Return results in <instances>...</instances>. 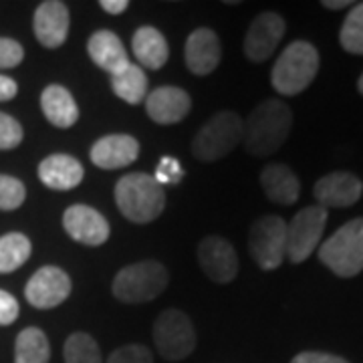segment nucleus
<instances>
[{"mask_svg": "<svg viewBox=\"0 0 363 363\" xmlns=\"http://www.w3.org/2000/svg\"><path fill=\"white\" fill-rule=\"evenodd\" d=\"M293 128V111L279 99H267L252 109L245 125V147L248 154L262 157L274 154L286 142Z\"/></svg>", "mask_w": 363, "mask_h": 363, "instance_id": "nucleus-1", "label": "nucleus"}, {"mask_svg": "<svg viewBox=\"0 0 363 363\" xmlns=\"http://www.w3.org/2000/svg\"><path fill=\"white\" fill-rule=\"evenodd\" d=\"M116 202L119 212L135 224L156 220L166 208V192L154 176L142 172L128 174L116 186Z\"/></svg>", "mask_w": 363, "mask_h": 363, "instance_id": "nucleus-2", "label": "nucleus"}, {"mask_svg": "<svg viewBox=\"0 0 363 363\" xmlns=\"http://www.w3.org/2000/svg\"><path fill=\"white\" fill-rule=\"evenodd\" d=\"M319 71V52L307 40H295L281 52L272 67L271 81L277 93L293 97L307 89Z\"/></svg>", "mask_w": 363, "mask_h": 363, "instance_id": "nucleus-3", "label": "nucleus"}, {"mask_svg": "<svg viewBox=\"0 0 363 363\" xmlns=\"http://www.w3.org/2000/svg\"><path fill=\"white\" fill-rule=\"evenodd\" d=\"M168 286V271L157 260L128 264L113 279V297L121 303H147L160 297Z\"/></svg>", "mask_w": 363, "mask_h": 363, "instance_id": "nucleus-4", "label": "nucleus"}, {"mask_svg": "<svg viewBox=\"0 0 363 363\" xmlns=\"http://www.w3.org/2000/svg\"><path fill=\"white\" fill-rule=\"evenodd\" d=\"M319 259L337 277L359 274L363 271V218H353L331 234L319 248Z\"/></svg>", "mask_w": 363, "mask_h": 363, "instance_id": "nucleus-5", "label": "nucleus"}, {"mask_svg": "<svg viewBox=\"0 0 363 363\" xmlns=\"http://www.w3.org/2000/svg\"><path fill=\"white\" fill-rule=\"evenodd\" d=\"M245 140V121L234 111H220L196 133L192 154L200 162H218Z\"/></svg>", "mask_w": 363, "mask_h": 363, "instance_id": "nucleus-6", "label": "nucleus"}, {"mask_svg": "<svg viewBox=\"0 0 363 363\" xmlns=\"http://www.w3.org/2000/svg\"><path fill=\"white\" fill-rule=\"evenodd\" d=\"M248 250L262 271H274L286 257V222L281 216H262L250 226Z\"/></svg>", "mask_w": 363, "mask_h": 363, "instance_id": "nucleus-7", "label": "nucleus"}, {"mask_svg": "<svg viewBox=\"0 0 363 363\" xmlns=\"http://www.w3.org/2000/svg\"><path fill=\"white\" fill-rule=\"evenodd\" d=\"M154 341L160 355L169 362L186 359L196 347V333L186 313L168 309L154 325Z\"/></svg>", "mask_w": 363, "mask_h": 363, "instance_id": "nucleus-8", "label": "nucleus"}, {"mask_svg": "<svg viewBox=\"0 0 363 363\" xmlns=\"http://www.w3.org/2000/svg\"><path fill=\"white\" fill-rule=\"evenodd\" d=\"M327 224V210L323 206H307L295 214L286 224V259L293 264L307 260L317 248Z\"/></svg>", "mask_w": 363, "mask_h": 363, "instance_id": "nucleus-9", "label": "nucleus"}, {"mask_svg": "<svg viewBox=\"0 0 363 363\" xmlns=\"http://www.w3.org/2000/svg\"><path fill=\"white\" fill-rule=\"evenodd\" d=\"M71 295V279L59 267H43L26 283V301L37 309H52Z\"/></svg>", "mask_w": 363, "mask_h": 363, "instance_id": "nucleus-10", "label": "nucleus"}, {"mask_svg": "<svg viewBox=\"0 0 363 363\" xmlns=\"http://www.w3.org/2000/svg\"><path fill=\"white\" fill-rule=\"evenodd\" d=\"M198 262L210 281L226 285L238 274V257L222 236H206L198 247Z\"/></svg>", "mask_w": 363, "mask_h": 363, "instance_id": "nucleus-11", "label": "nucleus"}, {"mask_svg": "<svg viewBox=\"0 0 363 363\" xmlns=\"http://www.w3.org/2000/svg\"><path fill=\"white\" fill-rule=\"evenodd\" d=\"M65 233L85 247H101L109 238V222L95 210L85 204H73L63 214Z\"/></svg>", "mask_w": 363, "mask_h": 363, "instance_id": "nucleus-12", "label": "nucleus"}, {"mask_svg": "<svg viewBox=\"0 0 363 363\" xmlns=\"http://www.w3.org/2000/svg\"><path fill=\"white\" fill-rule=\"evenodd\" d=\"M285 21L277 13H260L245 37V55L252 63H262L271 57L285 35Z\"/></svg>", "mask_w": 363, "mask_h": 363, "instance_id": "nucleus-13", "label": "nucleus"}, {"mask_svg": "<svg viewBox=\"0 0 363 363\" xmlns=\"http://www.w3.org/2000/svg\"><path fill=\"white\" fill-rule=\"evenodd\" d=\"M69 23H71V16H69V9L65 2L47 0V2H40L37 13H35L33 30L43 47L59 49L67 40Z\"/></svg>", "mask_w": 363, "mask_h": 363, "instance_id": "nucleus-14", "label": "nucleus"}, {"mask_svg": "<svg viewBox=\"0 0 363 363\" xmlns=\"http://www.w3.org/2000/svg\"><path fill=\"white\" fill-rule=\"evenodd\" d=\"M363 184L357 176L350 172H333L327 174L315 184L313 194L319 206L327 208H350L362 198Z\"/></svg>", "mask_w": 363, "mask_h": 363, "instance_id": "nucleus-15", "label": "nucleus"}, {"mask_svg": "<svg viewBox=\"0 0 363 363\" xmlns=\"http://www.w3.org/2000/svg\"><path fill=\"white\" fill-rule=\"evenodd\" d=\"M91 162L101 169H119L131 166L140 157V143L133 135L113 133L93 143Z\"/></svg>", "mask_w": 363, "mask_h": 363, "instance_id": "nucleus-16", "label": "nucleus"}, {"mask_svg": "<svg viewBox=\"0 0 363 363\" xmlns=\"http://www.w3.org/2000/svg\"><path fill=\"white\" fill-rule=\"evenodd\" d=\"M192 109L190 95L180 87H157L145 97V111L160 125L178 123Z\"/></svg>", "mask_w": 363, "mask_h": 363, "instance_id": "nucleus-17", "label": "nucleus"}, {"mask_svg": "<svg viewBox=\"0 0 363 363\" xmlns=\"http://www.w3.org/2000/svg\"><path fill=\"white\" fill-rule=\"evenodd\" d=\"M220 40L210 28H196L186 40V65L194 75H208L220 63Z\"/></svg>", "mask_w": 363, "mask_h": 363, "instance_id": "nucleus-18", "label": "nucleus"}, {"mask_svg": "<svg viewBox=\"0 0 363 363\" xmlns=\"http://www.w3.org/2000/svg\"><path fill=\"white\" fill-rule=\"evenodd\" d=\"M91 61L99 69L107 71L109 75H116L121 69L130 65V57L123 47L121 39L111 30H97L91 35L87 43Z\"/></svg>", "mask_w": 363, "mask_h": 363, "instance_id": "nucleus-19", "label": "nucleus"}, {"mask_svg": "<svg viewBox=\"0 0 363 363\" xmlns=\"http://www.w3.org/2000/svg\"><path fill=\"white\" fill-rule=\"evenodd\" d=\"M83 166L77 157L67 154H52L39 166L40 182L51 190H73L83 180Z\"/></svg>", "mask_w": 363, "mask_h": 363, "instance_id": "nucleus-20", "label": "nucleus"}, {"mask_svg": "<svg viewBox=\"0 0 363 363\" xmlns=\"http://www.w3.org/2000/svg\"><path fill=\"white\" fill-rule=\"evenodd\" d=\"M260 186L271 202L283 206L295 204L301 194L298 178L285 164H269L260 174Z\"/></svg>", "mask_w": 363, "mask_h": 363, "instance_id": "nucleus-21", "label": "nucleus"}, {"mask_svg": "<svg viewBox=\"0 0 363 363\" xmlns=\"http://www.w3.org/2000/svg\"><path fill=\"white\" fill-rule=\"evenodd\" d=\"M40 109L55 128L69 130L77 123L79 107L73 95L63 85H49L40 95Z\"/></svg>", "mask_w": 363, "mask_h": 363, "instance_id": "nucleus-22", "label": "nucleus"}, {"mask_svg": "<svg viewBox=\"0 0 363 363\" xmlns=\"http://www.w3.org/2000/svg\"><path fill=\"white\" fill-rule=\"evenodd\" d=\"M131 49L140 65L152 71L162 69L169 59L168 40L154 26H140L131 39Z\"/></svg>", "mask_w": 363, "mask_h": 363, "instance_id": "nucleus-23", "label": "nucleus"}, {"mask_svg": "<svg viewBox=\"0 0 363 363\" xmlns=\"http://www.w3.org/2000/svg\"><path fill=\"white\" fill-rule=\"evenodd\" d=\"M111 89L121 101L130 105H140L147 97V77L140 65H130L119 73L111 75Z\"/></svg>", "mask_w": 363, "mask_h": 363, "instance_id": "nucleus-24", "label": "nucleus"}, {"mask_svg": "<svg viewBox=\"0 0 363 363\" xmlns=\"http://www.w3.org/2000/svg\"><path fill=\"white\" fill-rule=\"evenodd\" d=\"M49 339L39 327H26L14 343V363H49Z\"/></svg>", "mask_w": 363, "mask_h": 363, "instance_id": "nucleus-25", "label": "nucleus"}, {"mask_svg": "<svg viewBox=\"0 0 363 363\" xmlns=\"http://www.w3.org/2000/svg\"><path fill=\"white\" fill-rule=\"evenodd\" d=\"M30 240L25 234L11 233L0 238V272H13L30 257Z\"/></svg>", "mask_w": 363, "mask_h": 363, "instance_id": "nucleus-26", "label": "nucleus"}, {"mask_svg": "<svg viewBox=\"0 0 363 363\" xmlns=\"http://www.w3.org/2000/svg\"><path fill=\"white\" fill-rule=\"evenodd\" d=\"M65 363H101V350L89 333L77 331L69 335L63 347Z\"/></svg>", "mask_w": 363, "mask_h": 363, "instance_id": "nucleus-27", "label": "nucleus"}, {"mask_svg": "<svg viewBox=\"0 0 363 363\" xmlns=\"http://www.w3.org/2000/svg\"><path fill=\"white\" fill-rule=\"evenodd\" d=\"M339 43L343 51L363 55V2L353 4L339 30Z\"/></svg>", "mask_w": 363, "mask_h": 363, "instance_id": "nucleus-28", "label": "nucleus"}, {"mask_svg": "<svg viewBox=\"0 0 363 363\" xmlns=\"http://www.w3.org/2000/svg\"><path fill=\"white\" fill-rule=\"evenodd\" d=\"M26 198L25 184L13 176L0 174V210H16Z\"/></svg>", "mask_w": 363, "mask_h": 363, "instance_id": "nucleus-29", "label": "nucleus"}, {"mask_svg": "<svg viewBox=\"0 0 363 363\" xmlns=\"http://www.w3.org/2000/svg\"><path fill=\"white\" fill-rule=\"evenodd\" d=\"M23 125L9 113L0 111V150H14L23 142Z\"/></svg>", "mask_w": 363, "mask_h": 363, "instance_id": "nucleus-30", "label": "nucleus"}, {"mask_svg": "<svg viewBox=\"0 0 363 363\" xmlns=\"http://www.w3.org/2000/svg\"><path fill=\"white\" fill-rule=\"evenodd\" d=\"M107 363H154V357L145 345L133 343V345H123L113 351Z\"/></svg>", "mask_w": 363, "mask_h": 363, "instance_id": "nucleus-31", "label": "nucleus"}, {"mask_svg": "<svg viewBox=\"0 0 363 363\" xmlns=\"http://www.w3.org/2000/svg\"><path fill=\"white\" fill-rule=\"evenodd\" d=\"M182 178H184V169H182V164L176 157L164 156L160 160L156 174H154V180L160 186H176V184H180Z\"/></svg>", "mask_w": 363, "mask_h": 363, "instance_id": "nucleus-32", "label": "nucleus"}, {"mask_svg": "<svg viewBox=\"0 0 363 363\" xmlns=\"http://www.w3.org/2000/svg\"><path fill=\"white\" fill-rule=\"evenodd\" d=\"M23 59H25V49L21 47V43L0 37V69H14L23 63Z\"/></svg>", "mask_w": 363, "mask_h": 363, "instance_id": "nucleus-33", "label": "nucleus"}, {"mask_svg": "<svg viewBox=\"0 0 363 363\" xmlns=\"http://www.w3.org/2000/svg\"><path fill=\"white\" fill-rule=\"evenodd\" d=\"M18 317V303L16 298L0 289V325H11Z\"/></svg>", "mask_w": 363, "mask_h": 363, "instance_id": "nucleus-34", "label": "nucleus"}, {"mask_svg": "<svg viewBox=\"0 0 363 363\" xmlns=\"http://www.w3.org/2000/svg\"><path fill=\"white\" fill-rule=\"evenodd\" d=\"M291 363H350L343 357L331 355V353H321V351H303L293 357Z\"/></svg>", "mask_w": 363, "mask_h": 363, "instance_id": "nucleus-35", "label": "nucleus"}, {"mask_svg": "<svg viewBox=\"0 0 363 363\" xmlns=\"http://www.w3.org/2000/svg\"><path fill=\"white\" fill-rule=\"evenodd\" d=\"M18 93V85L6 75H0V101H11L14 95Z\"/></svg>", "mask_w": 363, "mask_h": 363, "instance_id": "nucleus-36", "label": "nucleus"}, {"mask_svg": "<svg viewBox=\"0 0 363 363\" xmlns=\"http://www.w3.org/2000/svg\"><path fill=\"white\" fill-rule=\"evenodd\" d=\"M130 2L128 0H101V9L109 14H121L128 11Z\"/></svg>", "mask_w": 363, "mask_h": 363, "instance_id": "nucleus-37", "label": "nucleus"}, {"mask_svg": "<svg viewBox=\"0 0 363 363\" xmlns=\"http://www.w3.org/2000/svg\"><path fill=\"white\" fill-rule=\"evenodd\" d=\"M323 6L325 9H329V11H341V9L353 6V2H350V0H337V2H333V0H323Z\"/></svg>", "mask_w": 363, "mask_h": 363, "instance_id": "nucleus-38", "label": "nucleus"}, {"mask_svg": "<svg viewBox=\"0 0 363 363\" xmlns=\"http://www.w3.org/2000/svg\"><path fill=\"white\" fill-rule=\"evenodd\" d=\"M357 91L363 95V73H362V77L357 79Z\"/></svg>", "mask_w": 363, "mask_h": 363, "instance_id": "nucleus-39", "label": "nucleus"}]
</instances>
